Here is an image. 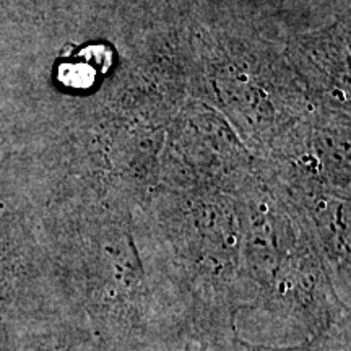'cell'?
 <instances>
[{
  "label": "cell",
  "instance_id": "obj_1",
  "mask_svg": "<svg viewBox=\"0 0 351 351\" xmlns=\"http://www.w3.org/2000/svg\"><path fill=\"white\" fill-rule=\"evenodd\" d=\"M241 351H311L307 346H298V348H269V346H258V345H249L241 341L239 343Z\"/></svg>",
  "mask_w": 351,
  "mask_h": 351
},
{
  "label": "cell",
  "instance_id": "obj_2",
  "mask_svg": "<svg viewBox=\"0 0 351 351\" xmlns=\"http://www.w3.org/2000/svg\"><path fill=\"white\" fill-rule=\"evenodd\" d=\"M3 2H5V0H0V3H3Z\"/></svg>",
  "mask_w": 351,
  "mask_h": 351
}]
</instances>
